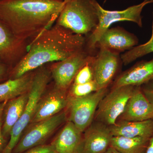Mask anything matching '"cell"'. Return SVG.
Here are the masks:
<instances>
[{
  "label": "cell",
  "instance_id": "obj_1",
  "mask_svg": "<svg viewBox=\"0 0 153 153\" xmlns=\"http://www.w3.org/2000/svg\"><path fill=\"white\" fill-rule=\"evenodd\" d=\"M85 36L55 24L30 41L27 53L11 69L9 79L71 57L85 49Z\"/></svg>",
  "mask_w": 153,
  "mask_h": 153
},
{
  "label": "cell",
  "instance_id": "obj_2",
  "mask_svg": "<svg viewBox=\"0 0 153 153\" xmlns=\"http://www.w3.org/2000/svg\"><path fill=\"white\" fill-rule=\"evenodd\" d=\"M63 0H0V20L15 36L30 42L56 22Z\"/></svg>",
  "mask_w": 153,
  "mask_h": 153
},
{
  "label": "cell",
  "instance_id": "obj_3",
  "mask_svg": "<svg viewBox=\"0 0 153 153\" xmlns=\"http://www.w3.org/2000/svg\"><path fill=\"white\" fill-rule=\"evenodd\" d=\"M100 6L96 0H63L56 24L79 35L90 34L98 25Z\"/></svg>",
  "mask_w": 153,
  "mask_h": 153
},
{
  "label": "cell",
  "instance_id": "obj_4",
  "mask_svg": "<svg viewBox=\"0 0 153 153\" xmlns=\"http://www.w3.org/2000/svg\"><path fill=\"white\" fill-rule=\"evenodd\" d=\"M51 78L49 68L45 65L35 70L25 110L12 128L9 142L1 153H12L24 132L30 125L38 102L47 90Z\"/></svg>",
  "mask_w": 153,
  "mask_h": 153
},
{
  "label": "cell",
  "instance_id": "obj_5",
  "mask_svg": "<svg viewBox=\"0 0 153 153\" xmlns=\"http://www.w3.org/2000/svg\"><path fill=\"white\" fill-rule=\"evenodd\" d=\"M153 3V0H144L139 4L129 7L123 10L110 11L105 10L101 6L99 10V22L97 27L86 38L85 47L91 52L102 34L111 25L115 22L128 21L136 23L140 27L143 26L141 13L145 6Z\"/></svg>",
  "mask_w": 153,
  "mask_h": 153
},
{
  "label": "cell",
  "instance_id": "obj_6",
  "mask_svg": "<svg viewBox=\"0 0 153 153\" xmlns=\"http://www.w3.org/2000/svg\"><path fill=\"white\" fill-rule=\"evenodd\" d=\"M67 120V113L63 110L52 117L30 125L12 153H23L31 148L45 144L57 128Z\"/></svg>",
  "mask_w": 153,
  "mask_h": 153
},
{
  "label": "cell",
  "instance_id": "obj_7",
  "mask_svg": "<svg viewBox=\"0 0 153 153\" xmlns=\"http://www.w3.org/2000/svg\"><path fill=\"white\" fill-rule=\"evenodd\" d=\"M107 88H100L89 95L80 97H68V107L71 121L82 133L94 120L100 102L108 93Z\"/></svg>",
  "mask_w": 153,
  "mask_h": 153
},
{
  "label": "cell",
  "instance_id": "obj_8",
  "mask_svg": "<svg viewBox=\"0 0 153 153\" xmlns=\"http://www.w3.org/2000/svg\"><path fill=\"white\" fill-rule=\"evenodd\" d=\"M135 86L112 88L101 100L96 111L94 121L110 126L116 123L123 113Z\"/></svg>",
  "mask_w": 153,
  "mask_h": 153
},
{
  "label": "cell",
  "instance_id": "obj_9",
  "mask_svg": "<svg viewBox=\"0 0 153 153\" xmlns=\"http://www.w3.org/2000/svg\"><path fill=\"white\" fill-rule=\"evenodd\" d=\"M94 57L85 48L71 57L52 63L49 68L54 85L59 89L68 91L79 69Z\"/></svg>",
  "mask_w": 153,
  "mask_h": 153
},
{
  "label": "cell",
  "instance_id": "obj_10",
  "mask_svg": "<svg viewBox=\"0 0 153 153\" xmlns=\"http://www.w3.org/2000/svg\"><path fill=\"white\" fill-rule=\"evenodd\" d=\"M67 91L59 89L54 85L48 91L47 89L38 102L30 125L52 117L64 110L68 105Z\"/></svg>",
  "mask_w": 153,
  "mask_h": 153
},
{
  "label": "cell",
  "instance_id": "obj_11",
  "mask_svg": "<svg viewBox=\"0 0 153 153\" xmlns=\"http://www.w3.org/2000/svg\"><path fill=\"white\" fill-rule=\"evenodd\" d=\"M29 44L17 38L0 20V58L11 68L25 56Z\"/></svg>",
  "mask_w": 153,
  "mask_h": 153
},
{
  "label": "cell",
  "instance_id": "obj_12",
  "mask_svg": "<svg viewBox=\"0 0 153 153\" xmlns=\"http://www.w3.org/2000/svg\"><path fill=\"white\" fill-rule=\"evenodd\" d=\"M99 49L94 56L93 66L94 79L100 89L106 88L112 82L119 68L121 58L118 53Z\"/></svg>",
  "mask_w": 153,
  "mask_h": 153
},
{
  "label": "cell",
  "instance_id": "obj_13",
  "mask_svg": "<svg viewBox=\"0 0 153 153\" xmlns=\"http://www.w3.org/2000/svg\"><path fill=\"white\" fill-rule=\"evenodd\" d=\"M112 137L108 126L94 121L84 131L82 153H105Z\"/></svg>",
  "mask_w": 153,
  "mask_h": 153
},
{
  "label": "cell",
  "instance_id": "obj_14",
  "mask_svg": "<svg viewBox=\"0 0 153 153\" xmlns=\"http://www.w3.org/2000/svg\"><path fill=\"white\" fill-rule=\"evenodd\" d=\"M153 118V105L143 93L141 86H135L117 121H143Z\"/></svg>",
  "mask_w": 153,
  "mask_h": 153
},
{
  "label": "cell",
  "instance_id": "obj_15",
  "mask_svg": "<svg viewBox=\"0 0 153 153\" xmlns=\"http://www.w3.org/2000/svg\"><path fill=\"white\" fill-rule=\"evenodd\" d=\"M138 43L136 36L123 28H109L104 32L97 43L96 47L103 48L119 54L129 50Z\"/></svg>",
  "mask_w": 153,
  "mask_h": 153
},
{
  "label": "cell",
  "instance_id": "obj_16",
  "mask_svg": "<svg viewBox=\"0 0 153 153\" xmlns=\"http://www.w3.org/2000/svg\"><path fill=\"white\" fill-rule=\"evenodd\" d=\"M82 132L68 121L51 144L57 153H82Z\"/></svg>",
  "mask_w": 153,
  "mask_h": 153
},
{
  "label": "cell",
  "instance_id": "obj_17",
  "mask_svg": "<svg viewBox=\"0 0 153 153\" xmlns=\"http://www.w3.org/2000/svg\"><path fill=\"white\" fill-rule=\"evenodd\" d=\"M153 80V58L137 63L116 79L112 88L140 86Z\"/></svg>",
  "mask_w": 153,
  "mask_h": 153
},
{
  "label": "cell",
  "instance_id": "obj_18",
  "mask_svg": "<svg viewBox=\"0 0 153 153\" xmlns=\"http://www.w3.org/2000/svg\"><path fill=\"white\" fill-rule=\"evenodd\" d=\"M28 97L29 91L6 102L3 111L2 132L7 141L10 139L12 128L24 112Z\"/></svg>",
  "mask_w": 153,
  "mask_h": 153
},
{
  "label": "cell",
  "instance_id": "obj_19",
  "mask_svg": "<svg viewBox=\"0 0 153 153\" xmlns=\"http://www.w3.org/2000/svg\"><path fill=\"white\" fill-rule=\"evenodd\" d=\"M109 127L113 136L150 137L153 134V119L143 121L119 120Z\"/></svg>",
  "mask_w": 153,
  "mask_h": 153
},
{
  "label": "cell",
  "instance_id": "obj_20",
  "mask_svg": "<svg viewBox=\"0 0 153 153\" xmlns=\"http://www.w3.org/2000/svg\"><path fill=\"white\" fill-rule=\"evenodd\" d=\"M35 71L15 79L0 83V103L18 97L28 92L33 82Z\"/></svg>",
  "mask_w": 153,
  "mask_h": 153
},
{
  "label": "cell",
  "instance_id": "obj_21",
  "mask_svg": "<svg viewBox=\"0 0 153 153\" xmlns=\"http://www.w3.org/2000/svg\"><path fill=\"white\" fill-rule=\"evenodd\" d=\"M150 137L113 136L110 146L121 153H144Z\"/></svg>",
  "mask_w": 153,
  "mask_h": 153
},
{
  "label": "cell",
  "instance_id": "obj_22",
  "mask_svg": "<svg viewBox=\"0 0 153 153\" xmlns=\"http://www.w3.org/2000/svg\"><path fill=\"white\" fill-rule=\"evenodd\" d=\"M153 52V13L152 22V34L150 39L145 44L135 46L127 51L121 56L122 62L124 65H128L138 58Z\"/></svg>",
  "mask_w": 153,
  "mask_h": 153
},
{
  "label": "cell",
  "instance_id": "obj_23",
  "mask_svg": "<svg viewBox=\"0 0 153 153\" xmlns=\"http://www.w3.org/2000/svg\"><path fill=\"white\" fill-rule=\"evenodd\" d=\"M95 80L83 84L72 83L68 89V97H80L85 96L99 89Z\"/></svg>",
  "mask_w": 153,
  "mask_h": 153
},
{
  "label": "cell",
  "instance_id": "obj_24",
  "mask_svg": "<svg viewBox=\"0 0 153 153\" xmlns=\"http://www.w3.org/2000/svg\"><path fill=\"white\" fill-rule=\"evenodd\" d=\"M94 57V56L90 61L79 69L72 83L76 84H83L94 80L93 66Z\"/></svg>",
  "mask_w": 153,
  "mask_h": 153
},
{
  "label": "cell",
  "instance_id": "obj_25",
  "mask_svg": "<svg viewBox=\"0 0 153 153\" xmlns=\"http://www.w3.org/2000/svg\"><path fill=\"white\" fill-rule=\"evenodd\" d=\"M55 149L50 144L37 146L26 151L23 153H55Z\"/></svg>",
  "mask_w": 153,
  "mask_h": 153
},
{
  "label": "cell",
  "instance_id": "obj_26",
  "mask_svg": "<svg viewBox=\"0 0 153 153\" xmlns=\"http://www.w3.org/2000/svg\"><path fill=\"white\" fill-rule=\"evenodd\" d=\"M141 88L146 98L153 106V80L142 85Z\"/></svg>",
  "mask_w": 153,
  "mask_h": 153
},
{
  "label": "cell",
  "instance_id": "obj_27",
  "mask_svg": "<svg viewBox=\"0 0 153 153\" xmlns=\"http://www.w3.org/2000/svg\"><path fill=\"white\" fill-rule=\"evenodd\" d=\"M7 101L0 103V153L2 152L7 143V140L4 138L2 132V114L3 110Z\"/></svg>",
  "mask_w": 153,
  "mask_h": 153
},
{
  "label": "cell",
  "instance_id": "obj_28",
  "mask_svg": "<svg viewBox=\"0 0 153 153\" xmlns=\"http://www.w3.org/2000/svg\"><path fill=\"white\" fill-rule=\"evenodd\" d=\"M12 68L0 58V83L9 79Z\"/></svg>",
  "mask_w": 153,
  "mask_h": 153
},
{
  "label": "cell",
  "instance_id": "obj_29",
  "mask_svg": "<svg viewBox=\"0 0 153 153\" xmlns=\"http://www.w3.org/2000/svg\"><path fill=\"white\" fill-rule=\"evenodd\" d=\"M144 153H153V134L150 138L149 143Z\"/></svg>",
  "mask_w": 153,
  "mask_h": 153
},
{
  "label": "cell",
  "instance_id": "obj_30",
  "mask_svg": "<svg viewBox=\"0 0 153 153\" xmlns=\"http://www.w3.org/2000/svg\"><path fill=\"white\" fill-rule=\"evenodd\" d=\"M105 153H121L112 147L110 146Z\"/></svg>",
  "mask_w": 153,
  "mask_h": 153
},
{
  "label": "cell",
  "instance_id": "obj_31",
  "mask_svg": "<svg viewBox=\"0 0 153 153\" xmlns=\"http://www.w3.org/2000/svg\"><path fill=\"white\" fill-rule=\"evenodd\" d=\"M55 153H57L56 152H55Z\"/></svg>",
  "mask_w": 153,
  "mask_h": 153
},
{
  "label": "cell",
  "instance_id": "obj_32",
  "mask_svg": "<svg viewBox=\"0 0 153 153\" xmlns=\"http://www.w3.org/2000/svg\"></svg>",
  "mask_w": 153,
  "mask_h": 153
}]
</instances>
